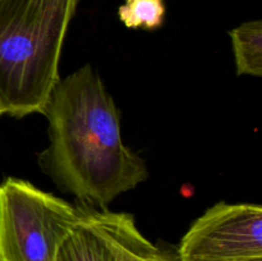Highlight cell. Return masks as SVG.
Segmentation results:
<instances>
[{
  "instance_id": "1",
  "label": "cell",
  "mask_w": 262,
  "mask_h": 261,
  "mask_svg": "<svg viewBox=\"0 0 262 261\" xmlns=\"http://www.w3.org/2000/svg\"><path fill=\"white\" fill-rule=\"evenodd\" d=\"M43 173L83 205L105 210L148 178L143 159L124 145L114 100L91 64L60 79L48 100Z\"/></svg>"
},
{
  "instance_id": "2",
  "label": "cell",
  "mask_w": 262,
  "mask_h": 261,
  "mask_svg": "<svg viewBox=\"0 0 262 261\" xmlns=\"http://www.w3.org/2000/svg\"><path fill=\"white\" fill-rule=\"evenodd\" d=\"M79 0H0V112L43 114Z\"/></svg>"
},
{
  "instance_id": "3",
  "label": "cell",
  "mask_w": 262,
  "mask_h": 261,
  "mask_svg": "<svg viewBox=\"0 0 262 261\" xmlns=\"http://www.w3.org/2000/svg\"><path fill=\"white\" fill-rule=\"evenodd\" d=\"M81 217V207L19 178L0 184V258L54 261Z\"/></svg>"
},
{
  "instance_id": "4",
  "label": "cell",
  "mask_w": 262,
  "mask_h": 261,
  "mask_svg": "<svg viewBox=\"0 0 262 261\" xmlns=\"http://www.w3.org/2000/svg\"><path fill=\"white\" fill-rule=\"evenodd\" d=\"M179 261H262V207L227 204L207 209L183 235Z\"/></svg>"
},
{
  "instance_id": "5",
  "label": "cell",
  "mask_w": 262,
  "mask_h": 261,
  "mask_svg": "<svg viewBox=\"0 0 262 261\" xmlns=\"http://www.w3.org/2000/svg\"><path fill=\"white\" fill-rule=\"evenodd\" d=\"M152 246L140 232L133 215L84 205L54 261H137Z\"/></svg>"
},
{
  "instance_id": "6",
  "label": "cell",
  "mask_w": 262,
  "mask_h": 261,
  "mask_svg": "<svg viewBox=\"0 0 262 261\" xmlns=\"http://www.w3.org/2000/svg\"><path fill=\"white\" fill-rule=\"evenodd\" d=\"M238 76H262V22L248 20L229 31Z\"/></svg>"
},
{
  "instance_id": "7",
  "label": "cell",
  "mask_w": 262,
  "mask_h": 261,
  "mask_svg": "<svg viewBox=\"0 0 262 261\" xmlns=\"http://www.w3.org/2000/svg\"><path fill=\"white\" fill-rule=\"evenodd\" d=\"M118 17L128 28L156 30L165 17L163 0H127L118 9Z\"/></svg>"
},
{
  "instance_id": "8",
  "label": "cell",
  "mask_w": 262,
  "mask_h": 261,
  "mask_svg": "<svg viewBox=\"0 0 262 261\" xmlns=\"http://www.w3.org/2000/svg\"><path fill=\"white\" fill-rule=\"evenodd\" d=\"M137 261H179L178 252L173 248H164L154 245Z\"/></svg>"
},
{
  "instance_id": "9",
  "label": "cell",
  "mask_w": 262,
  "mask_h": 261,
  "mask_svg": "<svg viewBox=\"0 0 262 261\" xmlns=\"http://www.w3.org/2000/svg\"><path fill=\"white\" fill-rule=\"evenodd\" d=\"M0 261H4V260H3V258H0Z\"/></svg>"
},
{
  "instance_id": "10",
  "label": "cell",
  "mask_w": 262,
  "mask_h": 261,
  "mask_svg": "<svg viewBox=\"0 0 262 261\" xmlns=\"http://www.w3.org/2000/svg\"><path fill=\"white\" fill-rule=\"evenodd\" d=\"M0 115H2V112H0Z\"/></svg>"
}]
</instances>
